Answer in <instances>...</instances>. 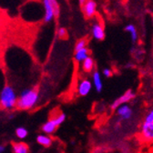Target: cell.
Returning a JSON list of instances; mask_svg holds the SVG:
<instances>
[{"instance_id": "6da1fadb", "label": "cell", "mask_w": 153, "mask_h": 153, "mask_svg": "<svg viewBox=\"0 0 153 153\" xmlns=\"http://www.w3.org/2000/svg\"><path fill=\"white\" fill-rule=\"evenodd\" d=\"M39 100V93L36 88H25L17 98L16 108L27 110L33 108Z\"/></svg>"}, {"instance_id": "7a4b0ae2", "label": "cell", "mask_w": 153, "mask_h": 153, "mask_svg": "<svg viewBox=\"0 0 153 153\" xmlns=\"http://www.w3.org/2000/svg\"><path fill=\"white\" fill-rule=\"evenodd\" d=\"M17 98L14 88L9 85H6L0 92V107L6 110L16 108Z\"/></svg>"}, {"instance_id": "3957f363", "label": "cell", "mask_w": 153, "mask_h": 153, "mask_svg": "<svg viewBox=\"0 0 153 153\" xmlns=\"http://www.w3.org/2000/svg\"><path fill=\"white\" fill-rule=\"evenodd\" d=\"M135 96H136V94L132 89H128L120 96V97H119L118 99H116L112 102V104L110 105V108L112 110H116L119 107L125 105V104L128 103L129 101H131L132 100H134Z\"/></svg>"}, {"instance_id": "277c9868", "label": "cell", "mask_w": 153, "mask_h": 153, "mask_svg": "<svg viewBox=\"0 0 153 153\" xmlns=\"http://www.w3.org/2000/svg\"><path fill=\"white\" fill-rule=\"evenodd\" d=\"M140 139L146 143L153 142V123L150 122H143L140 126Z\"/></svg>"}, {"instance_id": "5b68a950", "label": "cell", "mask_w": 153, "mask_h": 153, "mask_svg": "<svg viewBox=\"0 0 153 153\" xmlns=\"http://www.w3.org/2000/svg\"><path fill=\"white\" fill-rule=\"evenodd\" d=\"M92 88V81H90L87 78H84L79 80L78 87H76V92H78V95L80 96V97H86V96H88L90 93Z\"/></svg>"}, {"instance_id": "8992f818", "label": "cell", "mask_w": 153, "mask_h": 153, "mask_svg": "<svg viewBox=\"0 0 153 153\" xmlns=\"http://www.w3.org/2000/svg\"><path fill=\"white\" fill-rule=\"evenodd\" d=\"M82 12L86 18H91L97 12V3L94 0H86V2L81 6Z\"/></svg>"}, {"instance_id": "52a82bcc", "label": "cell", "mask_w": 153, "mask_h": 153, "mask_svg": "<svg viewBox=\"0 0 153 153\" xmlns=\"http://www.w3.org/2000/svg\"><path fill=\"white\" fill-rule=\"evenodd\" d=\"M116 113H117V116L120 118V120L123 121L129 120L133 116V110L128 104L119 107L116 109Z\"/></svg>"}, {"instance_id": "ba28073f", "label": "cell", "mask_w": 153, "mask_h": 153, "mask_svg": "<svg viewBox=\"0 0 153 153\" xmlns=\"http://www.w3.org/2000/svg\"><path fill=\"white\" fill-rule=\"evenodd\" d=\"M91 34L92 36L95 38L96 40H99L101 41L105 38V29L103 27V26L100 23H94L91 28Z\"/></svg>"}, {"instance_id": "9c48e42d", "label": "cell", "mask_w": 153, "mask_h": 153, "mask_svg": "<svg viewBox=\"0 0 153 153\" xmlns=\"http://www.w3.org/2000/svg\"><path fill=\"white\" fill-rule=\"evenodd\" d=\"M43 7L45 9V15L43 20L45 23H49L55 18V13L49 0H43Z\"/></svg>"}, {"instance_id": "30bf717a", "label": "cell", "mask_w": 153, "mask_h": 153, "mask_svg": "<svg viewBox=\"0 0 153 153\" xmlns=\"http://www.w3.org/2000/svg\"><path fill=\"white\" fill-rule=\"evenodd\" d=\"M92 84L95 87V89L97 92H101L103 89V81L101 79L100 73L98 70H95L92 73Z\"/></svg>"}, {"instance_id": "8fae6325", "label": "cell", "mask_w": 153, "mask_h": 153, "mask_svg": "<svg viewBox=\"0 0 153 153\" xmlns=\"http://www.w3.org/2000/svg\"><path fill=\"white\" fill-rule=\"evenodd\" d=\"M81 68L83 70V72H85L86 74H89V73H93L94 68H95V60L92 56H88V59H86L82 63H81Z\"/></svg>"}, {"instance_id": "7c38bea8", "label": "cell", "mask_w": 153, "mask_h": 153, "mask_svg": "<svg viewBox=\"0 0 153 153\" xmlns=\"http://www.w3.org/2000/svg\"><path fill=\"white\" fill-rule=\"evenodd\" d=\"M56 128H57V125L56 124L55 120H53V118H50L42 126V131L44 132V134H46V135H51V134H53L56 131Z\"/></svg>"}, {"instance_id": "4fadbf2b", "label": "cell", "mask_w": 153, "mask_h": 153, "mask_svg": "<svg viewBox=\"0 0 153 153\" xmlns=\"http://www.w3.org/2000/svg\"><path fill=\"white\" fill-rule=\"evenodd\" d=\"M89 56V50L88 48L80 49L79 51H76L74 55V59L78 63H82Z\"/></svg>"}, {"instance_id": "5bb4252c", "label": "cell", "mask_w": 153, "mask_h": 153, "mask_svg": "<svg viewBox=\"0 0 153 153\" xmlns=\"http://www.w3.org/2000/svg\"><path fill=\"white\" fill-rule=\"evenodd\" d=\"M12 150L14 153H28L29 147L25 142H15L12 144Z\"/></svg>"}, {"instance_id": "9a60e30c", "label": "cell", "mask_w": 153, "mask_h": 153, "mask_svg": "<svg viewBox=\"0 0 153 153\" xmlns=\"http://www.w3.org/2000/svg\"><path fill=\"white\" fill-rule=\"evenodd\" d=\"M36 142L44 147H50L53 143V140L49 135H46V134H40L36 137Z\"/></svg>"}, {"instance_id": "2e32d148", "label": "cell", "mask_w": 153, "mask_h": 153, "mask_svg": "<svg viewBox=\"0 0 153 153\" xmlns=\"http://www.w3.org/2000/svg\"><path fill=\"white\" fill-rule=\"evenodd\" d=\"M125 31L128 32L129 35H130V38H131V40L132 42H137L138 40V38H139V36H138V31H137V28L136 27L134 26L133 24H128L125 27Z\"/></svg>"}, {"instance_id": "e0dca14e", "label": "cell", "mask_w": 153, "mask_h": 153, "mask_svg": "<svg viewBox=\"0 0 153 153\" xmlns=\"http://www.w3.org/2000/svg\"><path fill=\"white\" fill-rule=\"evenodd\" d=\"M16 135L18 139H21L24 140L27 137L28 135V131L26 128L24 127H19L16 129Z\"/></svg>"}, {"instance_id": "ac0fdd59", "label": "cell", "mask_w": 153, "mask_h": 153, "mask_svg": "<svg viewBox=\"0 0 153 153\" xmlns=\"http://www.w3.org/2000/svg\"><path fill=\"white\" fill-rule=\"evenodd\" d=\"M88 46V39L87 38H80L78 41H76V45H75V52L79 51L80 49L86 48Z\"/></svg>"}, {"instance_id": "d6986e66", "label": "cell", "mask_w": 153, "mask_h": 153, "mask_svg": "<svg viewBox=\"0 0 153 153\" xmlns=\"http://www.w3.org/2000/svg\"><path fill=\"white\" fill-rule=\"evenodd\" d=\"M53 120H55L57 127H59L66 120V115L64 113H59V114H56L55 117H53Z\"/></svg>"}, {"instance_id": "ffe728a7", "label": "cell", "mask_w": 153, "mask_h": 153, "mask_svg": "<svg viewBox=\"0 0 153 153\" xmlns=\"http://www.w3.org/2000/svg\"><path fill=\"white\" fill-rule=\"evenodd\" d=\"M50 4L52 5L54 13H55V17H59V13H60V8H59V4L57 2V0H49Z\"/></svg>"}, {"instance_id": "44dd1931", "label": "cell", "mask_w": 153, "mask_h": 153, "mask_svg": "<svg viewBox=\"0 0 153 153\" xmlns=\"http://www.w3.org/2000/svg\"><path fill=\"white\" fill-rule=\"evenodd\" d=\"M57 36L60 39H67L68 37V32L65 27H59L57 30Z\"/></svg>"}, {"instance_id": "7402d4cb", "label": "cell", "mask_w": 153, "mask_h": 153, "mask_svg": "<svg viewBox=\"0 0 153 153\" xmlns=\"http://www.w3.org/2000/svg\"><path fill=\"white\" fill-rule=\"evenodd\" d=\"M144 121L145 122H150V123H153V108L151 110H149L145 116V119H144Z\"/></svg>"}, {"instance_id": "603a6c76", "label": "cell", "mask_w": 153, "mask_h": 153, "mask_svg": "<svg viewBox=\"0 0 153 153\" xmlns=\"http://www.w3.org/2000/svg\"><path fill=\"white\" fill-rule=\"evenodd\" d=\"M102 74H103V76H105V78H111L112 75H113V72L109 68H105L102 70Z\"/></svg>"}, {"instance_id": "cb8c5ba5", "label": "cell", "mask_w": 153, "mask_h": 153, "mask_svg": "<svg viewBox=\"0 0 153 153\" xmlns=\"http://www.w3.org/2000/svg\"><path fill=\"white\" fill-rule=\"evenodd\" d=\"M6 150V147L3 145H0V153H4Z\"/></svg>"}, {"instance_id": "d4e9b609", "label": "cell", "mask_w": 153, "mask_h": 153, "mask_svg": "<svg viewBox=\"0 0 153 153\" xmlns=\"http://www.w3.org/2000/svg\"><path fill=\"white\" fill-rule=\"evenodd\" d=\"M79 5L82 6V5L86 2V0H79Z\"/></svg>"}]
</instances>
